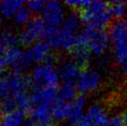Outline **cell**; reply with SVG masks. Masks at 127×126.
Wrapping results in <instances>:
<instances>
[{"label": "cell", "mask_w": 127, "mask_h": 126, "mask_svg": "<svg viewBox=\"0 0 127 126\" xmlns=\"http://www.w3.org/2000/svg\"><path fill=\"white\" fill-rule=\"evenodd\" d=\"M3 59L6 66L10 67L12 71L16 72L22 73L23 70L27 69L32 63L28 50L23 51L17 46L7 49Z\"/></svg>", "instance_id": "obj_9"}, {"label": "cell", "mask_w": 127, "mask_h": 126, "mask_svg": "<svg viewBox=\"0 0 127 126\" xmlns=\"http://www.w3.org/2000/svg\"><path fill=\"white\" fill-rule=\"evenodd\" d=\"M77 93L78 90L75 85L72 83H64L58 90V100L70 103L77 98Z\"/></svg>", "instance_id": "obj_20"}, {"label": "cell", "mask_w": 127, "mask_h": 126, "mask_svg": "<svg viewBox=\"0 0 127 126\" xmlns=\"http://www.w3.org/2000/svg\"><path fill=\"white\" fill-rule=\"evenodd\" d=\"M14 22L17 25L19 26H25L31 18H30V12L26 8V6H24L16 13V15L13 17Z\"/></svg>", "instance_id": "obj_25"}, {"label": "cell", "mask_w": 127, "mask_h": 126, "mask_svg": "<svg viewBox=\"0 0 127 126\" xmlns=\"http://www.w3.org/2000/svg\"><path fill=\"white\" fill-rule=\"evenodd\" d=\"M47 27L45 24L38 17H34L23 28L19 33V42L25 46L33 45L42 37H45Z\"/></svg>", "instance_id": "obj_7"}, {"label": "cell", "mask_w": 127, "mask_h": 126, "mask_svg": "<svg viewBox=\"0 0 127 126\" xmlns=\"http://www.w3.org/2000/svg\"><path fill=\"white\" fill-rule=\"evenodd\" d=\"M93 126H107L111 119L106 109L99 103H94L86 113Z\"/></svg>", "instance_id": "obj_13"}, {"label": "cell", "mask_w": 127, "mask_h": 126, "mask_svg": "<svg viewBox=\"0 0 127 126\" xmlns=\"http://www.w3.org/2000/svg\"><path fill=\"white\" fill-rule=\"evenodd\" d=\"M69 103L62 102L57 100L52 108L54 120L58 122H62L64 120H67L68 118Z\"/></svg>", "instance_id": "obj_21"}, {"label": "cell", "mask_w": 127, "mask_h": 126, "mask_svg": "<svg viewBox=\"0 0 127 126\" xmlns=\"http://www.w3.org/2000/svg\"><path fill=\"white\" fill-rule=\"evenodd\" d=\"M0 38L6 49L16 47L17 45V42H19V35H17L15 31L10 28H7L2 31Z\"/></svg>", "instance_id": "obj_22"}, {"label": "cell", "mask_w": 127, "mask_h": 126, "mask_svg": "<svg viewBox=\"0 0 127 126\" xmlns=\"http://www.w3.org/2000/svg\"><path fill=\"white\" fill-rule=\"evenodd\" d=\"M73 59L76 61L81 67H85L87 66L91 58V52L88 48L85 45L76 43L74 49L72 51Z\"/></svg>", "instance_id": "obj_18"}, {"label": "cell", "mask_w": 127, "mask_h": 126, "mask_svg": "<svg viewBox=\"0 0 127 126\" xmlns=\"http://www.w3.org/2000/svg\"><path fill=\"white\" fill-rule=\"evenodd\" d=\"M101 75L94 69H82L80 76L75 82V86L78 92L82 95L93 93L98 91L101 86Z\"/></svg>", "instance_id": "obj_8"}, {"label": "cell", "mask_w": 127, "mask_h": 126, "mask_svg": "<svg viewBox=\"0 0 127 126\" xmlns=\"http://www.w3.org/2000/svg\"><path fill=\"white\" fill-rule=\"evenodd\" d=\"M53 105L49 104H34L30 110L31 120L35 123L39 122H52L53 113H52Z\"/></svg>", "instance_id": "obj_15"}, {"label": "cell", "mask_w": 127, "mask_h": 126, "mask_svg": "<svg viewBox=\"0 0 127 126\" xmlns=\"http://www.w3.org/2000/svg\"><path fill=\"white\" fill-rule=\"evenodd\" d=\"M82 67L74 59H64L59 63L57 67L61 80L64 83L76 82L82 71Z\"/></svg>", "instance_id": "obj_11"}, {"label": "cell", "mask_w": 127, "mask_h": 126, "mask_svg": "<svg viewBox=\"0 0 127 126\" xmlns=\"http://www.w3.org/2000/svg\"><path fill=\"white\" fill-rule=\"evenodd\" d=\"M24 2L23 1H2L0 2V11L5 18H12L22 7Z\"/></svg>", "instance_id": "obj_19"}, {"label": "cell", "mask_w": 127, "mask_h": 126, "mask_svg": "<svg viewBox=\"0 0 127 126\" xmlns=\"http://www.w3.org/2000/svg\"><path fill=\"white\" fill-rule=\"evenodd\" d=\"M2 18H3V16H2L1 11H0V26H1V24H2Z\"/></svg>", "instance_id": "obj_36"}, {"label": "cell", "mask_w": 127, "mask_h": 126, "mask_svg": "<svg viewBox=\"0 0 127 126\" xmlns=\"http://www.w3.org/2000/svg\"><path fill=\"white\" fill-rule=\"evenodd\" d=\"M82 20L80 15L71 13L67 16L63 24L56 30L46 31L45 38L52 48L61 52L73 51L77 42Z\"/></svg>", "instance_id": "obj_1"}, {"label": "cell", "mask_w": 127, "mask_h": 126, "mask_svg": "<svg viewBox=\"0 0 127 126\" xmlns=\"http://www.w3.org/2000/svg\"><path fill=\"white\" fill-rule=\"evenodd\" d=\"M23 126H35V123L32 120H29V121H25Z\"/></svg>", "instance_id": "obj_34"}, {"label": "cell", "mask_w": 127, "mask_h": 126, "mask_svg": "<svg viewBox=\"0 0 127 126\" xmlns=\"http://www.w3.org/2000/svg\"><path fill=\"white\" fill-rule=\"evenodd\" d=\"M25 113L21 110L4 114L2 117L1 126H23L25 123Z\"/></svg>", "instance_id": "obj_17"}, {"label": "cell", "mask_w": 127, "mask_h": 126, "mask_svg": "<svg viewBox=\"0 0 127 126\" xmlns=\"http://www.w3.org/2000/svg\"><path fill=\"white\" fill-rule=\"evenodd\" d=\"M42 16V21L48 30H56L60 29L67 17L63 3L58 1L46 2Z\"/></svg>", "instance_id": "obj_6"}, {"label": "cell", "mask_w": 127, "mask_h": 126, "mask_svg": "<svg viewBox=\"0 0 127 126\" xmlns=\"http://www.w3.org/2000/svg\"><path fill=\"white\" fill-rule=\"evenodd\" d=\"M125 88H126V93H127V81L126 82V85H125Z\"/></svg>", "instance_id": "obj_37"}, {"label": "cell", "mask_w": 127, "mask_h": 126, "mask_svg": "<svg viewBox=\"0 0 127 126\" xmlns=\"http://www.w3.org/2000/svg\"><path fill=\"white\" fill-rule=\"evenodd\" d=\"M107 126H125V125L123 124V121H122V119H121V118L113 117V118H112L110 123L108 124Z\"/></svg>", "instance_id": "obj_31"}, {"label": "cell", "mask_w": 127, "mask_h": 126, "mask_svg": "<svg viewBox=\"0 0 127 126\" xmlns=\"http://www.w3.org/2000/svg\"><path fill=\"white\" fill-rule=\"evenodd\" d=\"M61 126H73V125L70 123V122H69L68 124H64V125H62Z\"/></svg>", "instance_id": "obj_35"}, {"label": "cell", "mask_w": 127, "mask_h": 126, "mask_svg": "<svg viewBox=\"0 0 127 126\" xmlns=\"http://www.w3.org/2000/svg\"><path fill=\"white\" fill-rule=\"evenodd\" d=\"M1 121H2V117L0 116V126H1Z\"/></svg>", "instance_id": "obj_38"}, {"label": "cell", "mask_w": 127, "mask_h": 126, "mask_svg": "<svg viewBox=\"0 0 127 126\" xmlns=\"http://www.w3.org/2000/svg\"><path fill=\"white\" fill-rule=\"evenodd\" d=\"M121 119L123 121V124L125 126H127V107L125 108V110L123 111L122 116H121Z\"/></svg>", "instance_id": "obj_32"}, {"label": "cell", "mask_w": 127, "mask_h": 126, "mask_svg": "<svg viewBox=\"0 0 127 126\" xmlns=\"http://www.w3.org/2000/svg\"><path fill=\"white\" fill-rule=\"evenodd\" d=\"M51 48L50 44L46 41L41 40L34 43L28 50L32 62L38 64L53 63L55 58L52 54Z\"/></svg>", "instance_id": "obj_10"}, {"label": "cell", "mask_w": 127, "mask_h": 126, "mask_svg": "<svg viewBox=\"0 0 127 126\" xmlns=\"http://www.w3.org/2000/svg\"><path fill=\"white\" fill-rule=\"evenodd\" d=\"M112 54L118 66L127 73V20H117L109 29Z\"/></svg>", "instance_id": "obj_2"}, {"label": "cell", "mask_w": 127, "mask_h": 126, "mask_svg": "<svg viewBox=\"0 0 127 126\" xmlns=\"http://www.w3.org/2000/svg\"><path fill=\"white\" fill-rule=\"evenodd\" d=\"M5 50H6V49H5L4 45H3V42H2L1 38H0V72L2 73L3 72V68L6 66V64L4 62V59H3Z\"/></svg>", "instance_id": "obj_30"}, {"label": "cell", "mask_w": 127, "mask_h": 126, "mask_svg": "<svg viewBox=\"0 0 127 126\" xmlns=\"http://www.w3.org/2000/svg\"><path fill=\"white\" fill-rule=\"evenodd\" d=\"M80 17L87 28L98 30H104L109 25L112 16L109 3L103 1H92L82 10Z\"/></svg>", "instance_id": "obj_3"}, {"label": "cell", "mask_w": 127, "mask_h": 126, "mask_svg": "<svg viewBox=\"0 0 127 126\" xmlns=\"http://www.w3.org/2000/svg\"><path fill=\"white\" fill-rule=\"evenodd\" d=\"M87 107V99L84 95H79L74 100L69 103V111H68V120L69 122L75 121L80 118L84 114Z\"/></svg>", "instance_id": "obj_16"}, {"label": "cell", "mask_w": 127, "mask_h": 126, "mask_svg": "<svg viewBox=\"0 0 127 126\" xmlns=\"http://www.w3.org/2000/svg\"><path fill=\"white\" fill-rule=\"evenodd\" d=\"M76 43L87 46L92 54L101 56L108 50L111 41L109 34L105 30H98L87 27L79 34Z\"/></svg>", "instance_id": "obj_4"}, {"label": "cell", "mask_w": 127, "mask_h": 126, "mask_svg": "<svg viewBox=\"0 0 127 126\" xmlns=\"http://www.w3.org/2000/svg\"><path fill=\"white\" fill-rule=\"evenodd\" d=\"M10 93L11 91L5 76L1 77L0 78V103L4 99H6L9 95H10Z\"/></svg>", "instance_id": "obj_28"}, {"label": "cell", "mask_w": 127, "mask_h": 126, "mask_svg": "<svg viewBox=\"0 0 127 126\" xmlns=\"http://www.w3.org/2000/svg\"><path fill=\"white\" fill-rule=\"evenodd\" d=\"M92 1L87 0H69V1L64 2V4L69 9L74 10H84Z\"/></svg>", "instance_id": "obj_27"}, {"label": "cell", "mask_w": 127, "mask_h": 126, "mask_svg": "<svg viewBox=\"0 0 127 126\" xmlns=\"http://www.w3.org/2000/svg\"><path fill=\"white\" fill-rule=\"evenodd\" d=\"M112 17L122 20L127 15V3L124 1H112L109 3Z\"/></svg>", "instance_id": "obj_23"}, {"label": "cell", "mask_w": 127, "mask_h": 126, "mask_svg": "<svg viewBox=\"0 0 127 126\" xmlns=\"http://www.w3.org/2000/svg\"><path fill=\"white\" fill-rule=\"evenodd\" d=\"M30 97L34 104H42L54 105L58 100V91L54 88L34 86Z\"/></svg>", "instance_id": "obj_12"}, {"label": "cell", "mask_w": 127, "mask_h": 126, "mask_svg": "<svg viewBox=\"0 0 127 126\" xmlns=\"http://www.w3.org/2000/svg\"><path fill=\"white\" fill-rule=\"evenodd\" d=\"M16 110H18V106H17V99L15 95H9L6 99H4L0 103V112L3 113V115L12 112Z\"/></svg>", "instance_id": "obj_24"}, {"label": "cell", "mask_w": 127, "mask_h": 126, "mask_svg": "<svg viewBox=\"0 0 127 126\" xmlns=\"http://www.w3.org/2000/svg\"><path fill=\"white\" fill-rule=\"evenodd\" d=\"M46 2L41 1V0H31L26 3V8L29 10L30 13L39 14L42 13L45 7Z\"/></svg>", "instance_id": "obj_26"}, {"label": "cell", "mask_w": 127, "mask_h": 126, "mask_svg": "<svg viewBox=\"0 0 127 126\" xmlns=\"http://www.w3.org/2000/svg\"><path fill=\"white\" fill-rule=\"evenodd\" d=\"M30 79L34 86L54 89H57L61 81L58 69L53 63L36 65L32 70Z\"/></svg>", "instance_id": "obj_5"}, {"label": "cell", "mask_w": 127, "mask_h": 126, "mask_svg": "<svg viewBox=\"0 0 127 126\" xmlns=\"http://www.w3.org/2000/svg\"><path fill=\"white\" fill-rule=\"evenodd\" d=\"M5 78L8 81L10 91H11L10 94H17V93L27 92V89L30 87L31 84V80L30 78L24 77L21 72L12 71L11 73L7 74Z\"/></svg>", "instance_id": "obj_14"}, {"label": "cell", "mask_w": 127, "mask_h": 126, "mask_svg": "<svg viewBox=\"0 0 127 126\" xmlns=\"http://www.w3.org/2000/svg\"><path fill=\"white\" fill-rule=\"evenodd\" d=\"M35 126H53V125L52 122H39V123H35Z\"/></svg>", "instance_id": "obj_33"}, {"label": "cell", "mask_w": 127, "mask_h": 126, "mask_svg": "<svg viewBox=\"0 0 127 126\" xmlns=\"http://www.w3.org/2000/svg\"><path fill=\"white\" fill-rule=\"evenodd\" d=\"M70 123L72 124L73 126H93L90 120L88 119V118H87L86 114L80 117L78 119H76L75 121L70 122Z\"/></svg>", "instance_id": "obj_29"}]
</instances>
